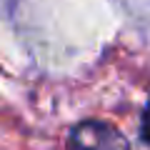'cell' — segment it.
<instances>
[{
    "mask_svg": "<svg viewBox=\"0 0 150 150\" xmlns=\"http://www.w3.org/2000/svg\"><path fill=\"white\" fill-rule=\"evenodd\" d=\"M70 150H133L123 133L100 120H83L68 135Z\"/></svg>",
    "mask_w": 150,
    "mask_h": 150,
    "instance_id": "1",
    "label": "cell"
},
{
    "mask_svg": "<svg viewBox=\"0 0 150 150\" xmlns=\"http://www.w3.org/2000/svg\"><path fill=\"white\" fill-rule=\"evenodd\" d=\"M140 135H143V140L150 145V100H148V105L143 108V128H140Z\"/></svg>",
    "mask_w": 150,
    "mask_h": 150,
    "instance_id": "2",
    "label": "cell"
}]
</instances>
